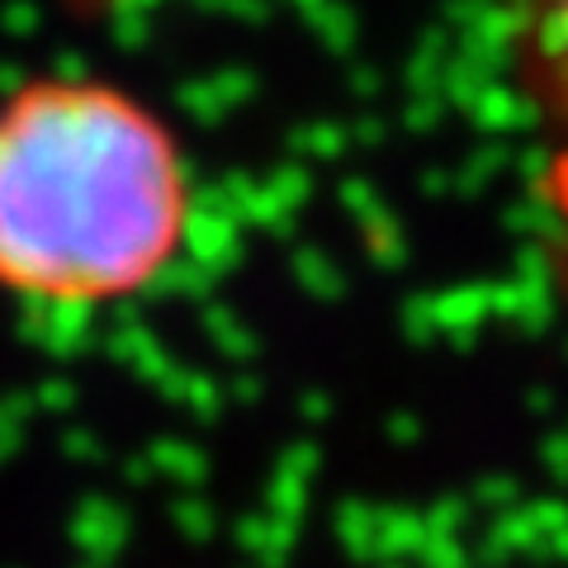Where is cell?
Returning <instances> with one entry per match:
<instances>
[{
  "label": "cell",
  "mask_w": 568,
  "mask_h": 568,
  "mask_svg": "<svg viewBox=\"0 0 568 568\" xmlns=\"http://www.w3.org/2000/svg\"><path fill=\"white\" fill-rule=\"evenodd\" d=\"M190 166L148 104L95 77L0 100V290L48 308L148 294L185 252Z\"/></svg>",
  "instance_id": "obj_1"
},
{
  "label": "cell",
  "mask_w": 568,
  "mask_h": 568,
  "mask_svg": "<svg viewBox=\"0 0 568 568\" xmlns=\"http://www.w3.org/2000/svg\"><path fill=\"white\" fill-rule=\"evenodd\" d=\"M530 29H536L540 62L559 81L568 104V0H530Z\"/></svg>",
  "instance_id": "obj_2"
},
{
  "label": "cell",
  "mask_w": 568,
  "mask_h": 568,
  "mask_svg": "<svg viewBox=\"0 0 568 568\" xmlns=\"http://www.w3.org/2000/svg\"><path fill=\"white\" fill-rule=\"evenodd\" d=\"M545 204L555 209V219L568 237V114H564V138L559 148L549 152V166H545Z\"/></svg>",
  "instance_id": "obj_3"
}]
</instances>
